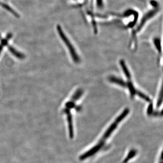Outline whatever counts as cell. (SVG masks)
<instances>
[{
	"label": "cell",
	"mask_w": 163,
	"mask_h": 163,
	"mask_svg": "<svg viewBox=\"0 0 163 163\" xmlns=\"http://www.w3.org/2000/svg\"><path fill=\"white\" fill-rule=\"evenodd\" d=\"M75 106V101L71 99L69 102H67L65 104L66 108L69 109V110L74 108Z\"/></svg>",
	"instance_id": "obj_12"
},
{
	"label": "cell",
	"mask_w": 163,
	"mask_h": 163,
	"mask_svg": "<svg viewBox=\"0 0 163 163\" xmlns=\"http://www.w3.org/2000/svg\"><path fill=\"white\" fill-rule=\"evenodd\" d=\"M64 112L67 115V121H68V126H69V134L70 138H73L74 137V130L73 126L72 116L70 112V110L69 109L65 108Z\"/></svg>",
	"instance_id": "obj_3"
},
{
	"label": "cell",
	"mask_w": 163,
	"mask_h": 163,
	"mask_svg": "<svg viewBox=\"0 0 163 163\" xmlns=\"http://www.w3.org/2000/svg\"><path fill=\"white\" fill-rule=\"evenodd\" d=\"M137 150L135 149H130L121 163H128L129 162L137 156Z\"/></svg>",
	"instance_id": "obj_4"
},
{
	"label": "cell",
	"mask_w": 163,
	"mask_h": 163,
	"mask_svg": "<svg viewBox=\"0 0 163 163\" xmlns=\"http://www.w3.org/2000/svg\"><path fill=\"white\" fill-rule=\"evenodd\" d=\"M162 101H163V91H162V87H161L160 94V95H159L158 101H157V108H159V107L161 106V104H162Z\"/></svg>",
	"instance_id": "obj_13"
},
{
	"label": "cell",
	"mask_w": 163,
	"mask_h": 163,
	"mask_svg": "<svg viewBox=\"0 0 163 163\" xmlns=\"http://www.w3.org/2000/svg\"><path fill=\"white\" fill-rule=\"evenodd\" d=\"M153 104L152 103H151L149 105V106H148V108H147V113L148 115H151L152 114V113H153Z\"/></svg>",
	"instance_id": "obj_14"
},
{
	"label": "cell",
	"mask_w": 163,
	"mask_h": 163,
	"mask_svg": "<svg viewBox=\"0 0 163 163\" xmlns=\"http://www.w3.org/2000/svg\"><path fill=\"white\" fill-rule=\"evenodd\" d=\"M129 112V109L128 108H126L105 131L98 141L90 149L80 155L79 160L80 161L87 160L89 158L94 157L100 151L103 150L106 146L107 141L114 133L119 124L128 115Z\"/></svg>",
	"instance_id": "obj_1"
},
{
	"label": "cell",
	"mask_w": 163,
	"mask_h": 163,
	"mask_svg": "<svg viewBox=\"0 0 163 163\" xmlns=\"http://www.w3.org/2000/svg\"><path fill=\"white\" fill-rule=\"evenodd\" d=\"M120 64L126 78L129 80H131V75H130L128 69H127V67H126V65L124 61L123 60H121L120 61Z\"/></svg>",
	"instance_id": "obj_6"
},
{
	"label": "cell",
	"mask_w": 163,
	"mask_h": 163,
	"mask_svg": "<svg viewBox=\"0 0 163 163\" xmlns=\"http://www.w3.org/2000/svg\"><path fill=\"white\" fill-rule=\"evenodd\" d=\"M109 80L111 82L118 84L123 87H126V83L125 81H123L122 79H119L116 77H114V76H111V77H109Z\"/></svg>",
	"instance_id": "obj_5"
},
{
	"label": "cell",
	"mask_w": 163,
	"mask_h": 163,
	"mask_svg": "<svg viewBox=\"0 0 163 163\" xmlns=\"http://www.w3.org/2000/svg\"><path fill=\"white\" fill-rule=\"evenodd\" d=\"M154 44L155 46L156 47V49L158 50V52L160 53H161V44H160V40L158 39V38H155L154 39Z\"/></svg>",
	"instance_id": "obj_10"
},
{
	"label": "cell",
	"mask_w": 163,
	"mask_h": 163,
	"mask_svg": "<svg viewBox=\"0 0 163 163\" xmlns=\"http://www.w3.org/2000/svg\"><path fill=\"white\" fill-rule=\"evenodd\" d=\"M8 48L10 51L18 59H21V60H23V59H25V56L24 55V54H23V53H21L17 51L16 49H15L12 46L8 45Z\"/></svg>",
	"instance_id": "obj_7"
},
{
	"label": "cell",
	"mask_w": 163,
	"mask_h": 163,
	"mask_svg": "<svg viewBox=\"0 0 163 163\" xmlns=\"http://www.w3.org/2000/svg\"><path fill=\"white\" fill-rule=\"evenodd\" d=\"M136 94L138 95L140 98H142L143 99L146 100V102H151V99H150L148 96H147L146 95L143 94L142 92L139 91H137Z\"/></svg>",
	"instance_id": "obj_11"
},
{
	"label": "cell",
	"mask_w": 163,
	"mask_h": 163,
	"mask_svg": "<svg viewBox=\"0 0 163 163\" xmlns=\"http://www.w3.org/2000/svg\"><path fill=\"white\" fill-rule=\"evenodd\" d=\"M126 87L128 88L131 98H133L135 95L136 94L137 92V90L135 88L131 81H129L128 82L126 83Z\"/></svg>",
	"instance_id": "obj_8"
},
{
	"label": "cell",
	"mask_w": 163,
	"mask_h": 163,
	"mask_svg": "<svg viewBox=\"0 0 163 163\" xmlns=\"http://www.w3.org/2000/svg\"><path fill=\"white\" fill-rule=\"evenodd\" d=\"M83 94V91L82 89H79L77 90V91L75 92V94L72 96L71 100L74 101L75 102L76 101L78 100L82 96Z\"/></svg>",
	"instance_id": "obj_9"
},
{
	"label": "cell",
	"mask_w": 163,
	"mask_h": 163,
	"mask_svg": "<svg viewBox=\"0 0 163 163\" xmlns=\"http://www.w3.org/2000/svg\"><path fill=\"white\" fill-rule=\"evenodd\" d=\"M57 30L58 32L59 33L60 37L62 39L65 44L67 46V48L69 49L70 53L71 54L73 60L74 61L75 63H79L80 61V59H79L78 55L75 51V49L74 47V46L72 45L70 41L68 39L66 35H65L60 26H59V25L57 26Z\"/></svg>",
	"instance_id": "obj_2"
}]
</instances>
